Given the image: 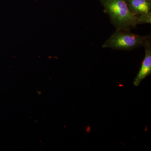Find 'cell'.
<instances>
[{"label": "cell", "mask_w": 151, "mask_h": 151, "mask_svg": "<svg viewBox=\"0 0 151 151\" xmlns=\"http://www.w3.org/2000/svg\"><path fill=\"white\" fill-rule=\"evenodd\" d=\"M116 30H130L141 24L130 12L126 0H98Z\"/></svg>", "instance_id": "cell-1"}, {"label": "cell", "mask_w": 151, "mask_h": 151, "mask_svg": "<svg viewBox=\"0 0 151 151\" xmlns=\"http://www.w3.org/2000/svg\"><path fill=\"white\" fill-rule=\"evenodd\" d=\"M131 13L139 19L141 24L151 23V1L126 0Z\"/></svg>", "instance_id": "cell-3"}, {"label": "cell", "mask_w": 151, "mask_h": 151, "mask_svg": "<svg viewBox=\"0 0 151 151\" xmlns=\"http://www.w3.org/2000/svg\"><path fill=\"white\" fill-rule=\"evenodd\" d=\"M149 1H151V0H149Z\"/></svg>", "instance_id": "cell-5"}, {"label": "cell", "mask_w": 151, "mask_h": 151, "mask_svg": "<svg viewBox=\"0 0 151 151\" xmlns=\"http://www.w3.org/2000/svg\"><path fill=\"white\" fill-rule=\"evenodd\" d=\"M150 35L142 36L133 33L130 30H116L103 43V48L131 51L144 46Z\"/></svg>", "instance_id": "cell-2"}, {"label": "cell", "mask_w": 151, "mask_h": 151, "mask_svg": "<svg viewBox=\"0 0 151 151\" xmlns=\"http://www.w3.org/2000/svg\"><path fill=\"white\" fill-rule=\"evenodd\" d=\"M145 55L142 62L140 69L133 82L135 86L140 85L141 82L151 73V37L149 38L144 45Z\"/></svg>", "instance_id": "cell-4"}]
</instances>
